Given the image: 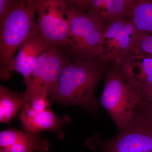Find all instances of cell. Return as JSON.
Here are the masks:
<instances>
[{
	"label": "cell",
	"instance_id": "cell-15",
	"mask_svg": "<svg viewBox=\"0 0 152 152\" xmlns=\"http://www.w3.org/2000/svg\"><path fill=\"white\" fill-rule=\"evenodd\" d=\"M39 142L37 137L29 134L21 141L2 150L6 152H33L39 149Z\"/></svg>",
	"mask_w": 152,
	"mask_h": 152
},
{
	"label": "cell",
	"instance_id": "cell-16",
	"mask_svg": "<svg viewBox=\"0 0 152 152\" xmlns=\"http://www.w3.org/2000/svg\"><path fill=\"white\" fill-rule=\"evenodd\" d=\"M29 134L13 129L6 130L0 133V147L1 149L13 145L26 137Z\"/></svg>",
	"mask_w": 152,
	"mask_h": 152
},
{
	"label": "cell",
	"instance_id": "cell-22",
	"mask_svg": "<svg viewBox=\"0 0 152 152\" xmlns=\"http://www.w3.org/2000/svg\"><path fill=\"white\" fill-rule=\"evenodd\" d=\"M1 152H6V151H5L4 150H3L2 149H1Z\"/></svg>",
	"mask_w": 152,
	"mask_h": 152
},
{
	"label": "cell",
	"instance_id": "cell-7",
	"mask_svg": "<svg viewBox=\"0 0 152 152\" xmlns=\"http://www.w3.org/2000/svg\"><path fill=\"white\" fill-rule=\"evenodd\" d=\"M64 50L50 46L38 58L32 74V82L23 99L26 103L38 93L47 91L48 96L56 90L59 79L63 69L69 62Z\"/></svg>",
	"mask_w": 152,
	"mask_h": 152
},
{
	"label": "cell",
	"instance_id": "cell-1",
	"mask_svg": "<svg viewBox=\"0 0 152 152\" xmlns=\"http://www.w3.org/2000/svg\"><path fill=\"white\" fill-rule=\"evenodd\" d=\"M100 62L91 60L69 61L61 73L56 91L51 96L52 100L96 110L99 104L95 89L103 72Z\"/></svg>",
	"mask_w": 152,
	"mask_h": 152
},
{
	"label": "cell",
	"instance_id": "cell-21",
	"mask_svg": "<svg viewBox=\"0 0 152 152\" xmlns=\"http://www.w3.org/2000/svg\"><path fill=\"white\" fill-rule=\"evenodd\" d=\"M137 92L140 102L152 103V83L145 85Z\"/></svg>",
	"mask_w": 152,
	"mask_h": 152
},
{
	"label": "cell",
	"instance_id": "cell-3",
	"mask_svg": "<svg viewBox=\"0 0 152 152\" xmlns=\"http://www.w3.org/2000/svg\"><path fill=\"white\" fill-rule=\"evenodd\" d=\"M100 102L120 131L132 122L140 99L137 91L116 69L106 72Z\"/></svg>",
	"mask_w": 152,
	"mask_h": 152
},
{
	"label": "cell",
	"instance_id": "cell-2",
	"mask_svg": "<svg viewBox=\"0 0 152 152\" xmlns=\"http://www.w3.org/2000/svg\"><path fill=\"white\" fill-rule=\"evenodd\" d=\"M34 0L18 1L5 18L0 22V76L9 80V64L28 40L37 32Z\"/></svg>",
	"mask_w": 152,
	"mask_h": 152
},
{
	"label": "cell",
	"instance_id": "cell-9",
	"mask_svg": "<svg viewBox=\"0 0 152 152\" xmlns=\"http://www.w3.org/2000/svg\"><path fill=\"white\" fill-rule=\"evenodd\" d=\"M50 45L37 32L19 50L9 64V75L16 71L21 74L25 80L26 91H29L32 82V74L38 58Z\"/></svg>",
	"mask_w": 152,
	"mask_h": 152
},
{
	"label": "cell",
	"instance_id": "cell-10",
	"mask_svg": "<svg viewBox=\"0 0 152 152\" xmlns=\"http://www.w3.org/2000/svg\"><path fill=\"white\" fill-rule=\"evenodd\" d=\"M134 0H73L69 3L85 14L106 26L124 17Z\"/></svg>",
	"mask_w": 152,
	"mask_h": 152
},
{
	"label": "cell",
	"instance_id": "cell-4",
	"mask_svg": "<svg viewBox=\"0 0 152 152\" xmlns=\"http://www.w3.org/2000/svg\"><path fill=\"white\" fill-rule=\"evenodd\" d=\"M67 2L70 28L68 50L77 60L102 62L101 46L105 26Z\"/></svg>",
	"mask_w": 152,
	"mask_h": 152
},
{
	"label": "cell",
	"instance_id": "cell-6",
	"mask_svg": "<svg viewBox=\"0 0 152 152\" xmlns=\"http://www.w3.org/2000/svg\"><path fill=\"white\" fill-rule=\"evenodd\" d=\"M139 33L132 22L125 17L113 20L105 26L101 59L119 66L128 55L134 53Z\"/></svg>",
	"mask_w": 152,
	"mask_h": 152
},
{
	"label": "cell",
	"instance_id": "cell-14",
	"mask_svg": "<svg viewBox=\"0 0 152 152\" xmlns=\"http://www.w3.org/2000/svg\"><path fill=\"white\" fill-rule=\"evenodd\" d=\"M22 96L3 86H0V122L9 124L26 104Z\"/></svg>",
	"mask_w": 152,
	"mask_h": 152
},
{
	"label": "cell",
	"instance_id": "cell-17",
	"mask_svg": "<svg viewBox=\"0 0 152 152\" xmlns=\"http://www.w3.org/2000/svg\"><path fill=\"white\" fill-rule=\"evenodd\" d=\"M134 53L142 54L152 58V35L139 33L138 40Z\"/></svg>",
	"mask_w": 152,
	"mask_h": 152
},
{
	"label": "cell",
	"instance_id": "cell-19",
	"mask_svg": "<svg viewBox=\"0 0 152 152\" xmlns=\"http://www.w3.org/2000/svg\"><path fill=\"white\" fill-rule=\"evenodd\" d=\"M18 2L16 0H0V22L13 10Z\"/></svg>",
	"mask_w": 152,
	"mask_h": 152
},
{
	"label": "cell",
	"instance_id": "cell-8",
	"mask_svg": "<svg viewBox=\"0 0 152 152\" xmlns=\"http://www.w3.org/2000/svg\"><path fill=\"white\" fill-rule=\"evenodd\" d=\"M100 145L102 152H152V124L136 111L130 124Z\"/></svg>",
	"mask_w": 152,
	"mask_h": 152
},
{
	"label": "cell",
	"instance_id": "cell-13",
	"mask_svg": "<svg viewBox=\"0 0 152 152\" xmlns=\"http://www.w3.org/2000/svg\"><path fill=\"white\" fill-rule=\"evenodd\" d=\"M124 17L132 22L139 33L152 35V0H134Z\"/></svg>",
	"mask_w": 152,
	"mask_h": 152
},
{
	"label": "cell",
	"instance_id": "cell-11",
	"mask_svg": "<svg viewBox=\"0 0 152 152\" xmlns=\"http://www.w3.org/2000/svg\"><path fill=\"white\" fill-rule=\"evenodd\" d=\"M120 72L137 91L152 83V58L138 53L128 55L120 65Z\"/></svg>",
	"mask_w": 152,
	"mask_h": 152
},
{
	"label": "cell",
	"instance_id": "cell-12",
	"mask_svg": "<svg viewBox=\"0 0 152 152\" xmlns=\"http://www.w3.org/2000/svg\"><path fill=\"white\" fill-rule=\"evenodd\" d=\"M22 126L27 132L35 134L41 131L56 130L61 126V120L51 110L38 113L33 110L29 103L25 105L20 115Z\"/></svg>",
	"mask_w": 152,
	"mask_h": 152
},
{
	"label": "cell",
	"instance_id": "cell-5",
	"mask_svg": "<svg viewBox=\"0 0 152 152\" xmlns=\"http://www.w3.org/2000/svg\"><path fill=\"white\" fill-rule=\"evenodd\" d=\"M37 32L50 45L68 50L70 28L68 4L64 0H34Z\"/></svg>",
	"mask_w": 152,
	"mask_h": 152
},
{
	"label": "cell",
	"instance_id": "cell-20",
	"mask_svg": "<svg viewBox=\"0 0 152 152\" xmlns=\"http://www.w3.org/2000/svg\"><path fill=\"white\" fill-rule=\"evenodd\" d=\"M136 111L141 114L152 124V103L140 102L137 106Z\"/></svg>",
	"mask_w": 152,
	"mask_h": 152
},
{
	"label": "cell",
	"instance_id": "cell-18",
	"mask_svg": "<svg viewBox=\"0 0 152 152\" xmlns=\"http://www.w3.org/2000/svg\"><path fill=\"white\" fill-rule=\"evenodd\" d=\"M48 92L43 91L38 93L30 101L29 103L34 110L38 113L45 112L47 107L50 106V103L48 99Z\"/></svg>",
	"mask_w": 152,
	"mask_h": 152
}]
</instances>
